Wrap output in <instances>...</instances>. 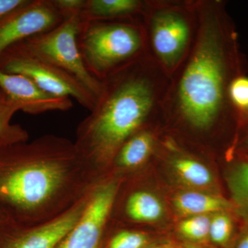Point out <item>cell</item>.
<instances>
[{
    "mask_svg": "<svg viewBox=\"0 0 248 248\" xmlns=\"http://www.w3.org/2000/svg\"><path fill=\"white\" fill-rule=\"evenodd\" d=\"M236 248H248V233H246L239 239Z\"/></svg>",
    "mask_w": 248,
    "mask_h": 248,
    "instance_id": "25",
    "label": "cell"
},
{
    "mask_svg": "<svg viewBox=\"0 0 248 248\" xmlns=\"http://www.w3.org/2000/svg\"><path fill=\"white\" fill-rule=\"evenodd\" d=\"M19 110L20 107L0 90V141L29 139L27 132L20 125L11 124L13 117Z\"/></svg>",
    "mask_w": 248,
    "mask_h": 248,
    "instance_id": "18",
    "label": "cell"
},
{
    "mask_svg": "<svg viewBox=\"0 0 248 248\" xmlns=\"http://www.w3.org/2000/svg\"><path fill=\"white\" fill-rule=\"evenodd\" d=\"M174 174L179 180L186 186L196 189L203 190L213 185V173L203 163L193 158L179 156L171 162Z\"/></svg>",
    "mask_w": 248,
    "mask_h": 248,
    "instance_id": "15",
    "label": "cell"
},
{
    "mask_svg": "<svg viewBox=\"0 0 248 248\" xmlns=\"http://www.w3.org/2000/svg\"><path fill=\"white\" fill-rule=\"evenodd\" d=\"M149 241L148 235L140 232H120L111 239L108 248H146Z\"/></svg>",
    "mask_w": 248,
    "mask_h": 248,
    "instance_id": "21",
    "label": "cell"
},
{
    "mask_svg": "<svg viewBox=\"0 0 248 248\" xmlns=\"http://www.w3.org/2000/svg\"><path fill=\"white\" fill-rule=\"evenodd\" d=\"M54 3L65 19L71 16H80L86 0H54Z\"/></svg>",
    "mask_w": 248,
    "mask_h": 248,
    "instance_id": "23",
    "label": "cell"
},
{
    "mask_svg": "<svg viewBox=\"0 0 248 248\" xmlns=\"http://www.w3.org/2000/svg\"><path fill=\"white\" fill-rule=\"evenodd\" d=\"M247 143H248V140H247Z\"/></svg>",
    "mask_w": 248,
    "mask_h": 248,
    "instance_id": "27",
    "label": "cell"
},
{
    "mask_svg": "<svg viewBox=\"0 0 248 248\" xmlns=\"http://www.w3.org/2000/svg\"><path fill=\"white\" fill-rule=\"evenodd\" d=\"M78 44L88 71L100 81L149 51L142 18L138 21H81Z\"/></svg>",
    "mask_w": 248,
    "mask_h": 248,
    "instance_id": "4",
    "label": "cell"
},
{
    "mask_svg": "<svg viewBox=\"0 0 248 248\" xmlns=\"http://www.w3.org/2000/svg\"><path fill=\"white\" fill-rule=\"evenodd\" d=\"M229 97L235 107L248 110V78L238 77L231 81Z\"/></svg>",
    "mask_w": 248,
    "mask_h": 248,
    "instance_id": "22",
    "label": "cell"
},
{
    "mask_svg": "<svg viewBox=\"0 0 248 248\" xmlns=\"http://www.w3.org/2000/svg\"><path fill=\"white\" fill-rule=\"evenodd\" d=\"M27 1L28 0H0V20Z\"/></svg>",
    "mask_w": 248,
    "mask_h": 248,
    "instance_id": "24",
    "label": "cell"
},
{
    "mask_svg": "<svg viewBox=\"0 0 248 248\" xmlns=\"http://www.w3.org/2000/svg\"><path fill=\"white\" fill-rule=\"evenodd\" d=\"M219 4L192 1L193 39L185 58L170 77L163 104L162 112L198 133L216 125L229 97V53Z\"/></svg>",
    "mask_w": 248,
    "mask_h": 248,
    "instance_id": "3",
    "label": "cell"
},
{
    "mask_svg": "<svg viewBox=\"0 0 248 248\" xmlns=\"http://www.w3.org/2000/svg\"><path fill=\"white\" fill-rule=\"evenodd\" d=\"M88 198L89 196L58 217L36 226H25L0 216V248H58L79 221Z\"/></svg>",
    "mask_w": 248,
    "mask_h": 248,
    "instance_id": "8",
    "label": "cell"
},
{
    "mask_svg": "<svg viewBox=\"0 0 248 248\" xmlns=\"http://www.w3.org/2000/svg\"><path fill=\"white\" fill-rule=\"evenodd\" d=\"M210 215L187 217L179 225V232L186 239L192 241H202L210 236Z\"/></svg>",
    "mask_w": 248,
    "mask_h": 248,
    "instance_id": "19",
    "label": "cell"
},
{
    "mask_svg": "<svg viewBox=\"0 0 248 248\" xmlns=\"http://www.w3.org/2000/svg\"><path fill=\"white\" fill-rule=\"evenodd\" d=\"M142 22L150 53L170 77L185 58L193 39L192 1H146Z\"/></svg>",
    "mask_w": 248,
    "mask_h": 248,
    "instance_id": "5",
    "label": "cell"
},
{
    "mask_svg": "<svg viewBox=\"0 0 248 248\" xmlns=\"http://www.w3.org/2000/svg\"><path fill=\"white\" fill-rule=\"evenodd\" d=\"M155 144L153 132L142 129L122 145L113 161L121 169H136L148 161L154 152Z\"/></svg>",
    "mask_w": 248,
    "mask_h": 248,
    "instance_id": "14",
    "label": "cell"
},
{
    "mask_svg": "<svg viewBox=\"0 0 248 248\" xmlns=\"http://www.w3.org/2000/svg\"><path fill=\"white\" fill-rule=\"evenodd\" d=\"M233 206L240 216L248 221V163L236 165L227 177Z\"/></svg>",
    "mask_w": 248,
    "mask_h": 248,
    "instance_id": "17",
    "label": "cell"
},
{
    "mask_svg": "<svg viewBox=\"0 0 248 248\" xmlns=\"http://www.w3.org/2000/svg\"><path fill=\"white\" fill-rule=\"evenodd\" d=\"M89 169L66 138L0 141V216L29 226L53 219L82 200Z\"/></svg>",
    "mask_w": 248,
    "mask_h": 248,
    "instance_id": "1",
    "label": "cell"
},
{
    "mask_svg": "<svg viewBox=\"0 0 248 248\" xmlns=\"http://www.w3.org/2000/svg\"><path fill=\"white\" fill-rule=\"evenodd\" d=\"M145 6L141 0H86L79 17L81 22L138 21Z\"/></svg>",
    "mask_w": 248,
    "mask_h": 248,
    "instance_id": "12",
    "label": "cell"
},
{
    "mask_svg": "<svg viewBox=\"0 0 248 248\" xmlns=\"http://www.w3.org/2000/svg\"><path fill=\"white\" fill-rule=\"evenodd\" d=\"M173 205L178 213L187 217L221 213L233 206L221 197L195 190L177 194L173 200Z\"/></svg>",
    "mask_w": 248,
    "mask_h": 248,
    "instance_id": "13",
    "label": "cell"
},
{
    "mask_svg": "<svg viewBox=\"0 0 248 248\" xmlns=\"http://www.w3.org/2000/svg\"><path fill=\"white\" fill-rule=\"evenodd\" d=\"M148 248H177L175 246H172V245L170 244H164V245H159V246H153V247Z\"/></svg>",
    "mask_w": 248,
    "mask_h": 248,
    "instance_id": "26",
    "label": "cell"
},
{
    "mask_svg": "<svg viewBox=\"0 0 248 248\" xmlns=\"http://www.w3.org/2000/svg\"><path fill=\"white\" fill-rule=\"evenodd\" d=\"M233 225L231 218L225 212L215 213L210 221V239L215 244L225 245L231 239Z\"/></svg>",
    "mask_w": 248,
    "mask_h": 248,
    "instance_id": "20",
    "label": "cell"
},
{
    "mask_svg": "<svg viewBox=\"0 0 248 248\" xmlns=\"http://www.w3.org/2000/svg\"><path fill=\"white\" fill-rule=\"evenodd\" d=\"M63 19L54 0H28L0 20V59L10 47L51 30Z\"/></svg>",
    "mask_w": 248,
    "mask_h": 248,
    "instance_id": "9",
    "label": "cell"
},
{
    "mask_svg": "<svg viewBox=\"0 0 248 248\" xmlns=\"http://www.w3.org/2000/svg\"><path fill=\"white\" fill-rule=\"evenodd\" d=\"M125 211L133 221L151 223L162 218L164 208L162 202L154 194L140 190L129 197Z\"/></svg>",
    "mask_w": 248,
    "mask_h": 248,
    "instance_id": "16",
    "label": "cell"
},
{
    "mask_svg": "<svg viewBox=\"0 0 248 248\" xmlns=\"http://www.w3.org/2000/svg\"><path fill=\"white\" fill-rule=\"evenodd\" d=\"M117 190L115 182L93 189L79 221L57 248H99Z\"/></svg>",
    "mask_w": 248,
    "mask_h": 248,
    "instance_id": "10",
    "label": "cell"
},
{
    "mask_svg": "<svg viewBox=\"0 0 248 248\" xmlns=\"http://www.w3.org/2000/svg\"><path fill=\"white\" fill-rule=\"evenodd\" d=\"M0 90L16 103L21 110L30 115L51 111H67L73 107L71 98L59 97L45 92L32 80L22 75L0 70Z\"/></svg>",
    "mask_w": 248,
    "mask_h": 248,
    "instance_id": "11",
    "label": "cell"
},
{
    "mask_svg": "<svg viewBox=\"0 0 248 248\" xmlns=\"http://www.w3.org/2000/svg\"><path fill=\"white\" fill-rule=\"evenodd\" d=\"M0 70L27 77L52 95L73 98L89 111L95 105L96 98L76 78L31 53L19 43L3 54Z\"/></svg>",
    "mask_w": 248,
    "mask_h": 248,
    "instance_id": "7",
    "label": "cell"
},
{
    "mask_svg": "<svg viewBox=\"0 0 248 248\" xmlns=\"http://www.w3.org/2000/svg\"><path fill=\"white\" fill-rule=\"evenodd\" d=\"M80 22L79 16L65 18L51 30L19 44L31 53L74 77L97 100L102 91V82L94 78L85 66L78 44Z\"/></svg>",
    "mask_w": 248,
    "mask_h": 248,
    "instance_id": "6",
    "label": "cell"
},
{
    "mask_svg": "<svg viewBox=\"0 0 248 248\" xmlns=\"http://www.w3.org/2000/svg\"><path fill=\"white\" fill-rule=\"evenodd\" d=\"M89 115L79 124L75 142L80 156L94 169L113 161L129 138L162 112L170 77L150 51L102 81Z\"/></svg>",
    "mask_w": 248,
    "mask_h": 248,
    "instance_id": "2",
    "label": "cell"
}]
</instances>
